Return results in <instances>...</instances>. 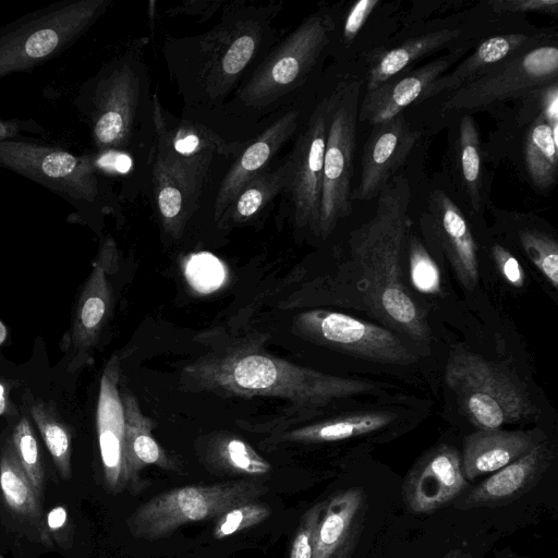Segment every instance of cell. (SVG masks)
Returning a JSON list of instances; mask_svg holds the SVG:
<instances>
[{"mask_svg":"<svg viewBox=\"0 0 558 558\" xmlns=\"http://www.w3.org/2000/svg\"><path fill=\"white\" fill-rule=\"evenodd\" d=\"M282 10V1L233 0L210 29L165 37L161 53L182 102L181 119L216 134L228 101L282 37L277 25Z\"/></svg>","mask_w":558,"mask_h":558,"instance_id":"1","label":"cell"},{"mask_svg":"<svg viewBox=\"0 0 558 558\" xmlns=\"http://www.w3.org/2000/svg\"><path fill=\"white\" fill-rule=\"evenodd\" d=\"M154 104L156 137L144 183L162 231L177 240L205 205L213 211L220 182L244 145L172 117L157 92Z\"/></svg>","mask_w":558,"mask_h":558,"instance_id":"2","label":"cell"},{"mask_svg":"<svg viewBox=\"0 0 558 558\" xmlns=\"http://www.w3.org/2000/svg\"><path fill=\"white\" fill-rule=\"evenodd\" d=\"M148 44L144 36L128 43L77 90L75 107L89 125L100 168L128 161L133 173L146 175L156 137Z\"/></svg>","mask_w":558,"mask_h":558,"instance_id":"3","label":"cell"},{"mask_svg":"<svg viewBox=\"0 0 558 558\" xmlns=\"http://www.w3.org/2000/svg\"><path fill=\"white\" fill-rule=\"evenodd\" d=\"M410 201L408 180L395 175L377 196L372 218L351 232L349 245L359 275L357 290L367 311L387 327L416 342H427L428 325L402 281Z\"/></svg>","mask_w":558,"mask_h":558,"instance_id":"4","label":"cell"},{"mask_svg":"<svg viewBox=\"0 0 558 558\" xmlns=\"http://www.w3.org/2000/svg\"><path fill=\"white\" fill-rule=\"evenodd\" d=\"M335 31L331 13L319 10L282 36L228 101L216 135L226 143L245 145L299 99Z\"/></svg>","mask_w":558,"mask_h":558,"instance_id":"5","label":"cell"},{"mask_svg":"<svg viewBox=\"0 0 558 558\" xmlns=\"http://www.w3.org/2000/svg\"><path fill=\"white\" fill-rule=\"evenodd\" d=\"M183 379L194 391L241 398H280L301 409L325 407L375 387L359 378L300 366L247 345L196 360L183 368Z\"/></svg>","mask_w":558,"mask_h":558,"instance_id":"6","label":"cell"},{"mask_svg":"<svg viewBox=\"0 0 558 558\" xmlns=\"http://www.w3.org/2000/svg\"><path fill=\"white\" fill-rule=\"evenodd\" d=\"M0 168L57 194L85 222L119 209V199L94 155H75L36 138L12 140L0 142Z\"/></svg>","mask_w":558,"mask_h":558,"instance_id":"7","label":"cell"},{"mask_svg":"<svg viewBox=\"0 0 558 558\" xmlns=\"http://www.w3.org/2000/svg\"><path fill=\"white\" fill-rule=\"evenodd\" d=\"M112 0H62L0 27V78L29 71L78 40Z\"/></svg>","mask_w":558,"mask_h":558,"instance_id":"8","label":"cell"},{"mask_svg":"<svg viewBox=\"0 0 558 558\" xmlns=\"http://www.w3.org/2000/svg\"><path fill=\"white\" fill-rule=\"evenodd\" d=\"M445 381L477 429L500 428L535 413L526 389L493 361L465 350L450 354Z\"/></svg>","mask_w":558,"mask_h":558,"instance_id":"9","label":"cell"},{"mask_svg":"<svg viewBox=\"0 0 558 558\" xmlns=\"http://www.w3.org/2000/svg\"><path fill=\"white\" fill-rule=\"evenodd\" d=\"M267 492L268 487L257 481L189 485L167 490L141 505L128 519V527L135 537L157 539L185 524L217 519Z\"/></svg>","mask_w":558,"mask_h":558,"instance_id":"10","label":"cell"},{"mask_svg":"<svg viewBox=\"0 0 558 558\" xmlns=\"http://www.w3.org/2000/svg\"><path fill=\"white\" fill-rule=\"evenodd\" d=\"M362 82L341 80L330 95L318 235L326 239L352 213L351 184Z\"/></svg>","mask_w":558,"mask_h":558,"instance_id":"11","label":"cell"},{"mask_svg":"<svg viewBox=\"0 0 558 558\" xmlns=\"http://www.w3.org/2000/svg\"><path fill=\"white\" fill-rule=\"evenodd\" d=\"M330 95L319 98L303 119L288 153L289 178L282 196L291 225L318 235L323 165L329 120Z\"/></svg>","mask_w":558,"mask_h":558,"instance_id":"12","label":"cell"},{"mask_svg":"<svg viewBox=\"0 0 558 558\" xmlns=\"http://www.w3.org/2000/svg\"><path fill=\"white\" fill-rule=\"evenodd\" d=\"M558 49L541 44L489 70L477 80L450 94L445 111L474 110L511 98L525 97L557 82Z\"/></svg>","mask_w":558,"mask_h":558,"instance_id":"13","label":"cell"},{"mask_svg":"<svg viewBox=\"0 0 558 558\" xmlns=\"http://www.w3.org/2000/svg\"><path fill=\"white\" fill-rule=\"evenodd\" d=\"M293 329L307 341L372 362L409 365L416 360L387 328L338 312H302L294 317Z\"/></svg>","mask_w":558,"mask_h":558,"instance_id":"14","label":"cell"},{"mask_svg":"<svg viewBox=\"0 0 558 558\" xmlns=\"http://www.w3.org/2000/svg\"><path fill=\"white\" fill-rule=\"evenodd\" d=\"M304 116L299 98L242 147L218 187L211 211L216 225L242 187L275 163L279 151L295 136Z\"/></svg>","mask_w":558,"mask_h":558,"instance_id":"15","label":"cell"},{"mask_svg":"<svg viewBox=\"0 0 558 558\" xmlns=\"http://www.w3.org/2000/svg\"><path fill=\"white\" fill-rule=\"evenodd\" d=\"M418 137L420 132L411 128L402 112L373 124L363 147L361 179L357 187L352 190V202L377 197L408 158Z\"/></svg>","mask_w":558,"mask_h":558,"instance_id":"16","label":"cell"},{"mask_svg":"<svg viewBox=\"0 0 558 558\" xmlns=\"http://www.w3.org/2000/svg\"><path fill=\"white\" fill-rule=\"evenodd\" d=\"M461 454L451 446L430 449L409 471L402 497L413 513H430L457 499L466 487Z\"/></svg>","mask_w":558,"mask_h":558,"instance_id":"17","label":"cell"},{"mask_svg":"<svg viewBox=\"0 0 558 558\" xmlns=\"http://www.w3.org/2000/svg\"><path fill=\"white\" fill-rule=\"evenodd\" d=\"M120 375V356L113 354L100 378L96 412L104 480L111 493H121L129 485L124 458V412L119 389Z\"/></svg>","mask_w":558,"mask_h":558,"instance_id":"18","label":"cell"},{"mask_svg":"<svg viewBox=\"0 0 558 558\" xmlns=\"http://www.w3.org/2000/svg\"><path fill=\"white\" fill-rule=\"evenodd\" d=\"M551 460L553 450L545 440H542L525 454L460 495L453 506L458 509H475L509 504L538 483Z\"/></svg>","mask_w":558,"mask_h":558,"instance_id":"19","label":"cell"},{"mask_svg":"<svg viewBox=\"0 0 558 558\" xmlns=\"http://www.w3.org/2000/svg\"><path fill=\"white\" fill-rule=\"evenodd\" d=\"M463 51L439 57L415 69H407L375 89L365 92L360 101L359 121L371 125L391 119L413 102H417L427 86L442 75Z\"/></svg>","mask_w":558,"mask_h":558,"instance_id":"20","label":"cell"},{"mask_svg":"<svg viewBox=\"0 0 558 558\" xmlns=\"http://www.w3.org/2000/svg\"><path fill=\"white\" fill-rule=\"evenodd\" d=\"M432 226L460 283L473 290L478 282L477 246L465 216L441 190H435L424 217Z\"/></svg>","mask_w":558,"mask_h":558,"instance_id":"21","label":"cell"},{"mask_svg":"<svg viewBox=\"0 0 558 558\" xmlns=\"http://www.w3.org/2000/svg\"><path fill=\"white\" fill-rule=\"evenodd\" d=\"M367 496L361 487L337 492L325 500L312 558H351L362 533Z\"/></svg>","mask_w":558,"mask_h":558,"instance_id":"22","label":"cell"},{"mask_svg":"<svg viewBox=\"0 0 558 558\" xmlns=\"http://www.w3.org/2000/svg\"><path fill=\"white\" fill-rule=\"evenodd\" d=\"M118 263V248L107 236L93 263L92 271L81 291L71 325V339L81 351L93 348L109 317L112 291L108 272Z\"/></svg>","mask_w":558,"mask_h":558,"instance_id":"23","label":"cell"},{"mask_svg":"<svg viewBox=\"0 0 558 558\" xmlns=\"http://www.w3.org/2000/svg\"><path fill=\"white\" fill-rule=\"evenodd\" d=\"M543 440L538 430L477 429L463 441L462 471L466 481L494 473Z\"/></svg>","mask_w":558,"mask_h":558,"instance_id":"24","label":"cell"},{"mask_svg":"<svg viewBox=\"0 0 558 558\" xmlns=\"http://www.w3.org/2000/svg\"><path fill=\"white\" fill-rule=\"evenodd\" d=\"M543 36L513 33L490 37L452 71L433 81L421 95L417 104L440 94H452L477 80L502 61L541 45Z\"/></svg>","mask_w":558,"mask_h":558,"instance_id":"25","label":"cell"},{"mask_svg":"<svg viewBox=\"0 0 558 558\" xmlns=\"http://www.w3.org/2000/svg\"><path fill=\"white\" fill-rule=\"evenodd\" d=\"M121 400L124 412V458L129 484L136 488L140 472L148 465L178 472L179 462L153 436L155 423L142 412L135 396L124 390L121 392Z\"/></svg>","mask_w":558,"mask_h":558,"instance_id":"26","label":"cell"},{"mask_svg":"<svg viewBox=\"0 0 558 558\" xmlns=\"http://www.w3.org/2000/svg\"><path fill=\"white\" fill-rule=\"evenodd\" d=\"M289 178L288 154L269 169L248 181L239 192L218 222L227 228L246 223L263 213L283 193Z\"/></svg>","mask_w":558,"mask_h":558,"instance_id":"27","label":"cell"},{"mask_svg":"<svg viewBox=\"0 0 558 558\" xmlns=\"http://www.w3.org/2000/svg\"><path fill=\"white\" fill-rule=\"evenodd\" d=\"M459 35L458 29L434 31L375 53L369 63L365 92L375 89L390 77L409 69L415 61L444 48Z\"/></svg>","mask_w":558,"mask_h":558,"instance_id":"28","label":"cell"},{"mask_svg":"<svg viewBox=\"0 0 558 558\" xmlns=\"http://www.w3.org/2000/svg\"><path fill=\"white\" fill-rule=\"evenodd\" d=\"M395 418L396 414L390 411L349 413L290 429L280 439L301 444L344 440L379 430Z\"/></svg>","mask_w":558,"mask_h":558,"instance_id":"29","label":"cell"},{"mask_svg":"<svg viewBox=\"0 0 558 558\" xmlns=\"http://www.w3.org/2000/svg\"><path fill=\"white\" fill-rule=\"evenodd\" d=\"M0 492L9 509L36 524L43 541L47 543L49 535L45 526L40 498L19 463L11 445L4 448L0 458Z\"/></svg>","mask_w":558,"mask_h":558,"instance_id":"30","label":"cell"},{"mask_svg":"<svg viewBox=\"0 0 558 558\" xmlns=\"http://www.w3.org/2000/svg\"><path fill=\"white\" fill-rule=\"evenodd\" d=\"M525 168L541 191L555 185L558 174V133L543 113L532 120L523 147Z\"/></svg>","mask_w":558,"mask_h":558,"instance_id":"31","label":"cell"},{"mask_svg":"<svg viewBox=\"0 0 558 558\" xmlns=\"http://www.w3.org/2000/svg\"><path fill=\"white\" fill-rule=\"evenodd\" d=\"M457 162L462 186L473 209L477 211L482 205V156L480 134L470 114H464L459 123Z\"/></svg>","mask_w":558,"mask_h":558,"instance_id":"32","label":"cell"},{"mask_svg":"<svg viewBox=\"0 0 558 558\" xmlns=\"http://www.w3.org/2000/svg\"><path fill=\"white\" fill-rule=\"evenodd\" d=\"M207 461L216 470L231 474L257 476L271 469L250 444L232 435L214 438L207 450Z\"/></svg>","mask_w":558,"mask_h":558,"instance_id":"33","label":"cell"},{"mask_svg":"<svg viewBox=\"0 0 558 558\" xmlns=\"http://www.w3.org/2000/svg\"><path fill=\"white\" fill-rule=\"evenodd\" d=\"M31 414L60 476L63 480L71 478L72 438L68 426L61 420L56 408L48 402H35L31 408Z\"/></svg>","mask_w":558,"mask_h":558,"instance_id":"34","label":"cell"},{"mask_svg":"<svg viewBox=\"0 0 558 558\" xmlns=\"http://www.w3.org/2000/svg\"><path fill=\"white\" fill-rule=\"evenodd\" d=\"M11 447L19 463L41 500L45 488V468L36 436L26 417H22L14 427Z\"/></svg>","mask_w":558,"mask_h":558,"instance_id":"35","label":"cell"},{"mask_svg":"<svg viewBox=\"0 0 558 558\" xmlns=\"http://www.w3.org/2000/svg\"><path fill=\"white\" fill-rule=\"evenodd\" d=\"M519 242L539 272L558 288V243L550 234L536 229H521Z\"/></svg>","mask_w":558,"mask_h":558,"instance_id":"36","label":"cell"},{"mask_svg":"<svg viewBox=\"0 0 558 558\" xmlns=\"http://www.w3.org/2000/svg\"><path fill=\"white\" fill-rule=\"evenodd\" d=\"M183 274L187 283L203 294L218 290L227 278L222 262L208 253L189 256L183 263Z\"/></svg>","mask_w":558,"mask_h":558,"instance_id":"37","label":"cell"},{"mask_svg":"<svg viewBox=\"0 0 558 558\" xmlns=\"http://www.w3.org/2000/svg\"><path fill=\"white\" fill-rule=\"evenodd\" d=\"M270 515L267 505L248 501L233 507L216 519L213 535L217 539L257 525Z\"/></svg>","mask_w":558,"mask_h":558,"instance_id":"38","label":"cell"},{"mask_svg":"<svg viewBox=\"0 0 558 558\" xmlns=\"http://www.w3.org/2000/svg\"><path fill=\"white\" fill-rule=\"evenodd\" d=\"M409 262L411 280L415 289L426 294L440 293L441 282L439 269L415 235L409 239Z\"/></svg>","mask_w":558,"mask_h":558,"instance_id":"39","label":"cell"},{"mask_svg":"<svg viewBox=\"0 0 558 558\" xmlns=\"http://www.w3.org/2000/svg\"><path fill=\"white\" fill-rule=\"evenodd\" d=\"M325 501L311 507L302 515L290 549V558H312L314 536Z\"/></svg>","mask_w":558,"mask_h":558,"instance_id":"40","label":"cell"},{"mask_svg":"<svg viewBox=\"0 0 558 558\" xmlns=\"http://www.w3.org/2000/svg\"><path fill=\"white\" fill-rule=\"evenodd\" d=\"M226 2L223 0H186L168 7L165 10V14L168 16L183 15L207 21L221 10Z\"/></svg>","mask_w":558,"mask_h":558,"instance_id":"41","label":"cell"},{"mask_svg":"<svg viewBox=\"0 0 558 558\" xmlns=\"http://www.w3.org/2000/svg\"><path fill=\"white\" fill-rule=\"evenodd\" d=\"M492 255L504 279L514 288H522L525 276L518 259L500 244L492 247Z\"/></svg>","mask_w":558,"mask_h":558,"instance_id":"42","label":"cell"},{"mask_svg":"<svg viewBox=\"0 0 558 558\" xmlns=\"http://www.w3.org/2000/svg\"><path fill=\"white\" fill-rule=\"evenodd\" d=\"M45 134L44 128L32 119H2L0 117V142L34 138Z\"/></svg>","mask_w":558,"mask_h":558,"instance_id":"43","label":"cell"},{"mask_svg":"<svg viewBox=\"0 0 558 558\" xmlns=\"http://www.w3.org/2000/svg\"><path fill=\"white\" fill-rule=\"evenodd\" d=\"M495 12H543L557 14V0H496L489 3Z\"/></svg>","mask_w":558,"mask_h":558,"instance_id":"44","label":"cell"},{"mask_svg":"<svg viewBox=\"0 0 558 558\" xmlns=\"http://www.w3.org/2000/svg\"><path fill=\"white\" fill-rule=\"evenodd\" d=\"M379 4L378 0H360L349 10L343 24V39L350 44L365 24L366 20Z\"/></svg>","mask_w":558,"mask_h":558,"instance_id":"45","label":"cell"},{"mask_svg":"<svg viewBox=\"0 0 558 558\" xmlns=\"http://www.w3.org/2000/svg\"><path fill=\"white\" fill-rule=\"evenodd\" d=\"M66 521V511L63 507H56L48 513L45 520V526L52 531H59ZM47 530V529H46Z\"/></svg>","mask_w":558,"mask_h":558,"instance_id":"46","label":"cell"},{"mask_svg":"<svg viewBox=\"0 0 558 558\" xmlns=\"http://www.w3.org/2000/svg\"><path fill=\"white\" fill-rule=\"evenodd\" d=\"M9 403V389L7 384L0 379V415H2L8 408Z\"/></svg>","mask_w":558,"mask_h":558,"instance_id":"47","label":"cell"},{"mask_svg":"<svg viewBox=\"0 0 558 558\" xmlns=\"http://www.w3.org/2000/svg\"><path fill=\"white\" fill-rule=\"evenodd\" d=\"M7 337V329L4 325L0 322V344L4 341Z\"/></svg>","mask_w":558,"mask_h":558,"instance_id":"48","label":"cell"}]
</instances>
